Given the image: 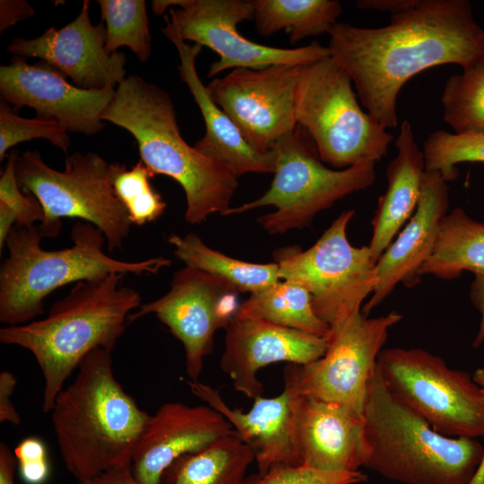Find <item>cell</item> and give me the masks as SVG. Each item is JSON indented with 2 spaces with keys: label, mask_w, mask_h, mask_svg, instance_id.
Masks as SVG:
<instances>
[{
  "label": "cell",
  "mask_w": 484,
  "mask_h": 484,
  "mask_svg": "<svg viewBox=\"0 0 484 484\" xmlns=\"http://www.w3.org/2000/svg\"><path fill=\"white\" fill-rule=\"evenodd\" d=\"M38 225H15L6 241L8 256L0 268V321L9 325L31 322L44 312V299L60 287L112 273L157 274L169 266L163 256L138 262L115 259L103 251L102 231L77 221L71 231L73 246L45 250Z\"/></svg>",
  "instance_id": "5"
},
{
  "label": "cell",
  "mask_w": 484,
  "mask_h": 484,
  "mask_svg": "<svg viewBox=\"0 0 484 484\" xmlns=\"http://www.w3.org/2000/svg\"><path fill=\"white\" fill-rule=\"evenodd\" d=\"M395 147L397 154L386 169L387 187L378 198L371 221L373 229L368 247L376 264L416 211L426 171L423 151L408 120L401 124Z\"/></svg>",
  "instance_id": "24"
},
{
  "label": "cell",
  "mask_w": 484,
  "mask_h": 484,
  "mask_svg": "<svg viewBox=\"0 0 484 484\" xmlns=\"http://www.w3.org/2000/svg\"><path fill=\"white\" fill-rule=\"evenodd\" d=\"M377 371L390 393L436 432L484 436V395L467 372L419 348L383 349Z\"/></svg>",
  "instance_id": "10"
},
{
  "label": "cell",
  "mask_w": 484,
  "mask_h": 484,
  "mask_svg": "<svg viewBox=\"0 0 484 484\" xmlns=\"http://www.w3.org/2000/svg\"><path fill=\"white\" fill-rule=\"evenodd\" d=\"M427 171H437L446 181L458 177L456 165L484 163V134H455L437 130L429 134L423 144Z\"/></svg>",
  "instance_id": "33"
},
{
  "label": "cell",
  "mask_w": 484,
  "mask_h": 484,
  "mask_svg": "<svg viewBox=\"0 0 484 484\" xmlns=\"http://www.w3.org/2000/svg\"><path fill=\"white\" fill-rule=\"evenodd\" d=\"M43 138L65 153L70 148L68 132L55 119L38 117L24 118L15 114L9 105L0 102V160L9 149L33 139Z\"/></svg>",
  "instance_id": "34"
},
{
  "label": "cell",
  "mask_w": 484,
  "mask_h": 484,
  "mask_svg": "<svg viewBox=\"0 0 484 484\" xmlns=\"http://www.w3.org/2000/svg\"><path fill=\"white\" fill-rule=\"evenodd\" d=\"M448 190L439 172L425 171L416 211L376 264L377 283L363 315L367 316L399 283L411 287L420 281L419 270L433 251L449 208Z\"/></svg>",
  "instance_id": "20"
},
{
  "label": "cell",
  "mask_w": 484,
  "mask_h": 484,
  "mask_svg": "<svg viewBox=\"0 0 484 484\" xmlns=\"http://www.w3.org/2000/svg\"><path fill=\"white\" fill-rule=\"evenodd\" d=\"M77 484H139L131 472L130 466L116 468L98 476L78 481Z\"/></svg>",
  "instance_id": "42"
},
{
  "label": "cell",
  "mask_w": 484,
  "mask_h": 484,
  "mask_svg": "<svg viewBox=\"0 0 484 484\" xmlns=\"http://www.w3.org/2000/svg\"><path fill=\"white\" fill-rule=\"evenodd\" d=\"M115 90H83L45 62L29 65L14 56L0 67L1 99L15 107H30L38 117L56 120L68 133L92 135L104 128L101 114Z\"/></svg>",
  "instance_id": "17"
},
{
  "label": "cell",
  "mask_w": 484,
  "mask_h": 484,
  "mask_svg": "<svg viewBox=\"0 0 484 484\" xmlns=\"http://www.w3.org/2000/svg\"><path fill=\"white\" fill-rule=\"evenodd\" d=\"M17 460L8 445L0 443V484H15L14 474Z\"/></svg>",
  "instance_id": "43"
},
{
  "label": "cell",
  "mask_w": 484,
  "mask_h": 484,
  "mask_svg": "<svg viewBox=\"0 0 484 484\" xmlns=\"http://www.w3.org/2000/svg\"><path fill=\"white\" fill-rule=\"evenodd\" d=\"M162 33L177 50L179 76L187 85L203 116L205 133L194 146L201 154L232 170L238 177L246 173H273V151L263 154L253 149L227 114L213 101L195 67L202 46L187 44L178 35L168 16Z\"/></svg>",
  "instance_id": "23"
},
{
  "label": "cell",
  "mask_w": 484,
  "mask_h": 484,
  "mask_svg": "<svg viewBox=\"0 0 484 484\" xmlns=\"http://www.w3.org/2000/svg\"><path fill=\"white\" fill-rule=\"evenodd\" d=\"M124 274L112 273L75 283L40 320L0 329V341L29 350L44 378L42 410L50 412L66 379L91 350L112 351L125 331L140 293L121 287Z\"/></svg>",
  "instance_id": "3"
},
{
  "label": "cell",
  "mask_w": 484,
  "mask_h": 484,
  "mask_svg": "<svg viewBox=\"0 0 484 484\" xmlns=\"http://www.w3.org/2000/svg\"><path fill=\"white\" fill-rule=\"evenodd\" d=\"M419 0H359L356 6L363 10L389 12L392 15L403 12L417 4Z\"/></svg>",
  "instance_id": "41"
},
{
  "label": "cell",
  "mask_w": 484,
  "mask_h": 484,
  "mask_svg": "<svg viewBox=\"0 0 484 484\" xmlns=\"http://www.w3.org/2000/svg\"><path fill=\"white\" fill-rule=\"evenodd\" d=\"M288 391L299 465L327 471L363 467V417L340 404Z\"/></svg>",
  "instance_id": "21"
},
{
  "label": "cell",
  "mask_w": 484,
  "mask_h": 484,
  "mask_svg": "<svg viewBox=\"0 0 484 484\" xmlns=\"http://www.w3.org/2000/svg\"><path fill=\"white\" fill-rule=\"evenodd\" d=\"M105 21V48L114 54L127 47L144 63L151 50L149 19L144 0H99Z\"/></svg>",
  "instance_id": "31"
},
{
  "label": "cell",
  "mask_w": 484,
  "mask_h": 484,
  "mask_svg": "<svg viewBox=\"0 0 484 484\" xmlns=\"http://www.w3.org/2000/svg\"><path fill=\"white\" fill-rule=\"evenodd\" d=\"M15 175L22 191L40 203L44 238L56 237L62 218H77L99 229L109 252L122 248L132 222L111 182L110 164L94 152L66 157L62 171L49 167L38 151L18 155Z\"/></svg>",
  "instance_id": "9"
},
{
  "label": "cell",
  "mask_w": 484,
  "mask_h": 484,
  "mask_svg": "<svg viewBox=\"0 0 484 484\" xmlns=\"http://www.w3.org/2000/svg\"><path fill=\"white\" fill-rule=\"evenodd\" d=\"M176 256L189 266L220 278L239 292L261 291L281 281L278 264H254L229 257L207 246L194 233L171 234Z\"/></svg>",
  "instance_id": "28"
},
{
  "label": "cell",
  "mask_w": 484,
  "mask_h": 484,
  "mask_svg": "<svg viewBox=\"0 0 484 484\" xmlns=\"http://www.w3.org/2000/svg\"><path fill=\"white\" fill-rule=\"evenodd\" d=\"M16 225V216L5 203L0 202V250L6 245L9 235Z\"/></svg>",
  "instance_id": "44"
},
{
  "label": "cell",
  "mask_w": 484,
  "mask_h": 484,
  "mask_svg": "<svg viewBox=\"0 0 484 484\" xmlns=\"http://www.w3.org/2000/svg\"><path fill=\"white\" fill-rule=\"evenodd\" d=\"M272 151L274 177L269 189L255 200L230 207L224 216L273 206V212L259 217L257 221L269 234H282L308 226L318 212L371 186L376 180L374 161L344 169L327 168L313 139L299 125Z\"/></svg>",
  "instance_id": "8"
},
{
  "label": "cell",
  "mask_w": 484,
  "mask_h": 484,
  "mask_svg": "<svg viewBox=\"0 0 484 484\" xmlns=\"http://www.w3.org/2000/svg\"><path fill=\"white\" fill-rule=\"evenodd\" d=\"M472 378L481 388L484 395V367L478 368L474 372ZM470 484H484V455L482 462Z\"/></svg>",
  "instance_id": "45"
},
{
  "label": "cell",
  "mask_w": 484,
  "mask_h": 484,
  "mask_svg": "<svg viewBox=\"0 0 484 484\" xmlns=\"http://www.w3.org/2000/svg\"><path fill=\"white\" fill-rule=\"evenodd\" d=\"M354 212H342L308 249L280 248L273 255L281 279L305 288L315 313L330 328L361 312L377 283L368 246L357 247L347 238Z\"/></svg>",
  "instance_id": "11"
},
{
  "label": "cell",
  "mask_w": 484,
  "mask_h": 484,
  "mask_svg": "<svg viewBox=\"0 0 484 484\" xmlns=\"http://www.w3.org/2000/svg\"><path fill=\"white\" fill-rule=\"evenodd\" d=\"M233 430L216 410L179 402L151 415L134 446L131 472L139 484H160L164 471L184 454L200 452Z\"/></svg>",
  "instance_id": "19"
},
{
  "label": "cell",
  "mask_w": 484,
  "mask_h": 484,
  "mask_svg": "<svg viewBox=\"0 0 484 484\" xmlns=\"http://www.w3.org/2000/svg\"><path fill=\"white\" fill-rule=\"evenodd\" d=\"M302 65L236 68L213 78L207 90L246 142L267 154L296 129V89Z\"/></svg>",
  "instance_id": "14"
},
{
  "label": "cell",
  "mask_w": 484,
  "mask_h": 484,
  "mask_svg": "<svg viewBox=\"0 0 484 484\" xmlns=\"http://www.w3.org/2000/svg\"><path fill=\"white\" fill-rule=\"evenodd\" d=\"M257 32L268 37L285 30L290 44L329 33L342 12L337 0H252Z\"/></svg>",
  "instance_id": "27"
},
{
  "label": "cell",
  "mask_w": 484,
  "mask_h": 484,
  "mask_svg": "<svg viewBox=\"0 0 484 484\" xmlns=\"http://www.w3.org/2000/svg\"><path fill=\"white\" fill-rule=\"evenodd\" d=\"M193 394L222 414L238 437L255 454L258 473L275 467L299 465L295 433L292 397L284 388L281 394L258 397L248 412L232 409L218 390L199 381H187Z\"/></svg>",
  "instance_id": "22"
},
{
  "label": "cell",
  "mask_w": 484,
  "mask_h": 484,
  "mask_svg": "<svg viewBox=\"0 0 484 484\" xmlns=\"http://www.w3.org/2000/svg\"><path fill=\"white\" fill-rule=\"evenodd\" d=\"M50 413L64 463L78 481L130 466L151 416L123 389L114 375L111 351L101 348L83 358Z\"/></svg>",
  "instance_id": "2"
},
{
  "label": "cell",
  "mask_w": 484,
  "mask_h": 484,
  "mask_svg": "<svg viewBox=\"0 0 484 484\" xmlns=\"http://www.w3.org/2000/svg\"><path fill=\"white\" fill-rule=\"evenodd\" d=\"M463 271L484 275V223L456 207L443 218L433 251L421 266L419 276L452 280Z\"/></svg>",
  "instance_id": "26"
},
{
  "label": "cell",
  "mask_w": 484,
  "mask_h": 484,
  "mask_svg": "<svg viewBox=\"0 0 484 484\" xmlns=\"http://www.w3.org/2000/svg\"><path fill=\"white\" fill-rule=\"evenodd\" d=\"M443 119L455 134H484V58L453 74L441 95Z\"/></svg>",
  "instance_id": "30"
},
{
  "label": "cell",
  "mask_w": 484,
  "mask_h": 484,
  "mask_svg": "<svg viewBox=\"0 0 484 484\" xmlns=\"http://www.w3.org/2000/svg\"><path fill=\"white\" fill-rule=\"evenodd\" d=\"M16 151L8 156V161L0 177V202L5 203L16 216V225L30 228L41 223L44 211L39 200L30 193L22 192L15 175Z\"/></svg>",
  "instance_id": "36"
},
{
  "label": "cell",
  "mask_w": 484,
  "mask_h": 484,
  "mask_svg": "<svg viewBox=\"0 0 484 484\" xmlns=\"http://www.w3.org/2000/svg\"><path fill=\"white\" fill-rule=\"evenodd\" d=\"M238 313L319 337H328L331 332L315 313L309 292L288 281L250 294Z\"/></svg>",
  "instance_id": "29"
},
{
  "label": "cell",
  "mask_w": 484,
  "mask_h": 484,
  "mask_svg": "<svg viewBox=\"0 0 484 484\" xmlns=\"http://www.w3.org/2000/svg\"><path fill=\"white\" fill-rule=\"evenodd\" d=\"M238 293L226 281L186 266L174 273L167 294L142 304L128 322L154 314L183 344L186 375L198 381L216 331L226 329L238 309Z\"/></svg>",
  "instance_id": "15"
},
{
  "label": "cell",
  "mask_w": 484,
  "mask_h": 484,
  "mask_svg": "<svg viewBox=\"0 0 484 484\" xmlns=\"http://www.w3.org/2000/svg\"><path fill=\"white\" fill-rule=\"evenodd\" d=\"M108 121L135 139L143 161L156 175L175 179L183 188L185 220L191 224L230 208L238 177L227 166L195 150L181 136L170 95L131 74L117 85L103 113Z\"/></svg>",
  "instance_id": "4"
},
{
  "label": "cell",
  "mask_w": 484,
  "mask_h": 484,
  "mask_svg": "<svg viewBox=\"0 0 484 484\" xmlns=\"http://www.w3.org/2000/svg\"><path fill=\"white\" fill-rule=\"evenodd\" d=\"M34 14V8L25 0L0 1V32Z\"/></svg>",
  "instance_id": "39"
},
{
  "label": "cell",
  "mask_w": 484,
  "mask_h": 484,
  "mask_svg": "<svg viewBox=\"0 0 484 484\" xmlns=\"http://www.w3.org/2000/svg\"><path fill=\"white\" fill-rule=\"evenodd\" d=\"M225 348L220 361L233 387L253 400L261 397L264 385L258 371L285 361L304 365L326 351L327 337L308 334L263 319L235 314L226 327Z\"/></svg>",
  "instance_id": "18"
},
{
  "label": "cell",
  "mask_w": 484,
  "mask_h": 484,
  "mask_svg": "<svg viewBox=\"0 0 484 484\" xmlns=\"http://www.w3.org/2000/svg\"><path fill=\"white\" fill-rule=\"evenodd\" d=\"M110 174L115 193L132 224L143 226L161 216L166 203L151 184L155 175L143 161L131 169L118 162L110 163Z\"/></svg>",
  "instance_id": "32"
},
{
  "label": "cell",
  "mask_w": 484,
  "mask_h": 484,
  "mask_svg": "<svg viewBox=\"0 0 484 484\" xmlns=\"http://www.w3.org/2000/svg\"><path fill=\"white\" fill-rule=\"evenodd\" d=\"M402 319L395 311L373 318L359 312L331 328L324 356L307 364L285 367L284 388L340 404L363 417L378 356L389 330Z\"/></svg>",
  "instance_id": "12"
},
{
  "label": "cell",
  "mask_w": 484,
  "mask_h": 484,
  "mask_svg": "<svg viewBox=\"0 0 484 484\" xmlns=\"http://www.w3.org/2000/svg\"><path fill=\"white\" fill-rule=\"evenodd\" d=\"M330 56L348 73L360 103L384 127L398 125L403 85L420 72L445 64L462 69L484 58V29L468 0H419L379 28L336 22Z\"/></svg>",
  "instance_id": "1"
},
{
  "label": "cell",
  "mask_w": 484,
  "mask_h": 484,
  "mask_svg": "<svg viewBox=\"0 0 484 484\" xmlns=\"http://www.w3.org/2000/svg\"><path fill=\"white\" fill-rule=\"evenodd\" d=\"M470 297L472 304L481 315L479 331L472 341V346L477 348L484 341V275L475 274L471 285Z\"/></svg>",
  "instance_id": "40"
},
{
  "label": "cell",
  "mask_w": 484,
  "mask_h": 484,
  "mask_svg": "<svg viewBox=\"0 0 484 484\" xmlns=\"http://www.w3.org/2000/svg\"><path fill=\"white\" fill-rule=\"evenodd\" d=\"M348 73L330 56L302 65L295 116L324 163L344 169L387 155L393 135L364 111Z\"/></svg>",
  "instance_id": "7"
},
{
  "label": "cell",
  "mask_w": 484,
  "mask_h": 484,
  "mask_svg": "<svg viewBox=\"0 0 484 484\" xmlns=\"http://www.w3.org/2000/svg\"><path fill=\"white\" fill-rule=\"evenodd\" d=\"M254 461L252 449L233 429L200 452L177 458L164 471L160 484H244Z\"/></svg>",
  "instance_id": "25"
},
{
  "label": "cell",
  "mask_w": 484,
  "mask_h": 484,
  "mask_svg": "<svg viewBox=\"0 0 484 484\" xmlns=\"http://www.w3.org/2000/svg\"><path fill=\"white\" fill-rule=\"evenodd\" d=\"M21 479L26 484H45L50 475L48 457H30L17 460Z\"/></svg>",
  "instance_id": "38"
},
{
  "label": "cell",
  "mask_w": 484,
  "mask_h": 484,
  "mask_svg": "<svg viewBox=\"0 0 484 484\" xmlns=\"http://www.w3.org/2000/svg\"><path fill=\"white\" fill-rule=\"evenodd\" d=\"M17 379L9 371L0 373V422H8L18 426L21 424V418L16 411L11 396L15 388Z\"/></svg>",
  "instance_id": "37"
},
{
  "label": "cell",
  "mask_w": 484,
  "mask_h": 484,
  "mask_svg": "<svg viewBox=\"0 0 484 484\" xmlns=\"http://www.w3.org/2000/svg\"><path fill=\"white\" fill-rule=\"evenodd\" d=\"M105 39V26L92 24L84 0L78 16L62 29L50 27L34 39L15 38L7 50L14 56L41 59L78 88L115 90L126 77V57L123 52L108 53Z\"/></svg>",
  "instance_id": "16"
},
{
  "label": "cell",
  "mask_w": 484,
  "mask_h": 484,
  "mask_svg": "<svg viewBox=\"0 0 484 484\" xmlns=\"http://www.w3.org/2000/svg\"><path fill=\"white\" fill-rule=\"evenodd\" d=\"M363 467L402 484H470L484 455L475 438L449 437L395 399L378 371L363 411Z\"/></svg>",
  "instance_id": "6"
},
{
  "label": "cell",
  "mask_w": 484,
  "mask_h": 484,
  "mask_svg": "<svg viewBox=\"0 0 484 484\" xmlns=\"http://www.w3.org/2000/svg\"><path fill=\"white\" fill-rule=\"evenodd\" d=\"M169 9V20L184 40L205 46L218 54L208 77L236 68L262 69L273 65H307L330 56L317 41L292 48L255 43L238 31V24L254 19L248 0H155L152 11Z\"/></svg>",
  "instance_id": "13"
},
{
  "label": "cell",
  "mask_w": 484,
  "mask_h": 484,
  "mask_svg": "<svg viewBox=\"0 0 484 484\" xmlns=\"http://www.w3.org/2000/svg\"><path fill=\"white\" fill-rule=\"evenodd\" d=\"M367 479L359 471H327L296 465L275 467L264 474H251L244 484H359Z\"/></svg>",
  "instance_id": "35"
}]
</instances>
